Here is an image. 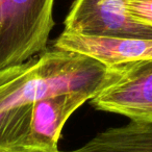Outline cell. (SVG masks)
I'll return each instance as SVG.
<instances>
[{
	"label": "cell",
	"mask_w": 152,
	"mask_h": 152,
	"mask_svg": "<svg viewBox=\"0 0 152 152\" xmlns=\"http://www.w3.org/2000/svg\"><path fill=\"white\" fill-rule=\"evenodd\" d=\"M116 78L102 88L90 103L130 121L152 122V58L117 67Z\"/></svg>",
	"instance_id": "cell-3"
},
{
	"label": "cell",
	"mask_w": 152,
	"mask_h": 152,
	"mask_svg": "<svg viewBox=\"0 0 152 152\" xmlns=\"http://www.w3.org/2000/svg\"><path fill=\"white\" fill-rule=\"evenodd\" d=\"M54 0H0V70L47 50Z\"/></svg>",
	"instance_id": "cell-2"
},
{
	"label": "cell",
	"mask_w": 152,
	"mask_h": 152,
	"mask_svg": "<svg viewBox=\"0 0 152 152\" xmlns=\"http://www.w3.org/2000/svg\"><path fill=\"white\" fill-rule=\"evenodd\" d=\"M53 47L89 56L108 68L152 58V39L83 36L63 31Z\"/></svg>",
	"instance_id": "cell-6"
},
{
	"label": "cell",
	"mask_w": 152,
	"mask_h": 152,
	"mask_svg": "<svg viewBox=\"0 0 152 152\" xmlns=\"http://www.w3.org/2000/svg\"><path fill=\"white\" fill-rule=\"evenodd\" d=\"M116 75V67L54 47L21 65L1 69L0 150L25 147L34 102L72 92L95 96Z\"/></svg>",
	"instance_id": "cell-1"
},
{
	"label": "cell",
	"mask_w": 152,
	"mask_h": 152,
	"mask_svg": "<svg viewBox=\"0 0 152 152\" xmlns=\"http://www.w3.org/2000/svg\"><path fill=\"white\" fill-rule=\"evenodd\" d=\"M0 152H39V151H29V150H22V149H7V150H0ZM54 152H63V151H54Z\"/></svg>",
	"instance_id": "cell-9"
},
{
	"label": "cell",
	"mask_w": 152,
	"mask_h": 152,
	"mask_svg": "<svg viewBox=\"0 0 152 152\" xmlns=\"http://www.w3.org/2000/svg\"><path fill=\"white\" fill-rule=\"evenodd\" d=\"M94 96L83 92L57 94L32 103L30 129L22 150L39 152L57 151V142L64 125L72 114Z\"/></svg>",
	"instance_id": "cell-5"
},
{
	"label": "cell",
	"mask_w": 152,
	"mask_h": 152,
	"mask_svg": "<svg viewBox=\"0 0 152 152\" xmlns=\"http://www.w3.org/2000/svg\"><path fill=\"white\" fill-rule=\"evenodd\" d=\"M83 36L152 39V29L135 23L126 0H75L65 20V30Z\"/></svg>",
	"instance_id": "cell-4"
},
{
	"label": "cell",
	"mask_w": 152,
	"mask_h": 152,
	"mask_svg": "<svg viewBox=\"0 0 152 152\" xmlns=\"http://www.w3.org/2000/svg\"><path fill=\"white\" fill-rule=\"evenodd\" d=\"M126 10L135 23L152 29V0H126Z\"/></svg>",
	"instance_id": "cell-8"
},
{
	"label": "cell",
	"mask_w": 152,
	"mask_h": 152,
	"mask_svg": "<svg viewBox=\"0 0 152 152\" xmlns=\"http://www.w3.org/2000/svg\"><path fill=\"white\" fill-rule=\"evenodd\" d=\"M68 152H152V122L130 121L108 128Z\"/></svg>",
	"instance_id": "cell-7"
}]
</instances>
